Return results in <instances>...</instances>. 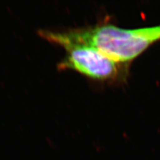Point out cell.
<instances>
[{
	"label": "cell",
	"mask_w": 160,
	"mask_h": 160,
	"mask_svg": "<svg viewBox=\"0 0 160 160\" xmlns=\"http://www.w3.org/2000/svg\"><path fill=\"white\" fill-rule=\"evenodd\" d=\"M59 46L65 48L66 56L59 64L60 69H72L89 78L108 81L119 77V63L88 45L65 42Z\"/></svg>",
	"instance_id": "2"
},
{
	"label": "cell",
	"mask_w": 160,
	"mask_h": 160,
	"mask_svg": "<svg viewBox=\"0 0 160 160\" xmlns=\"http://www.w3.org/2000/svg\"><path fill=\"white\" fill-rule=\"evenodd\" d=\"M39 34L49 42L58 45L65 42L88 45L116 62L126 64L160 40V25L123 29L112 24H105L65 32L42 30Z\"/></svg>",
	"instance_id": "1"
}]
</instances>
